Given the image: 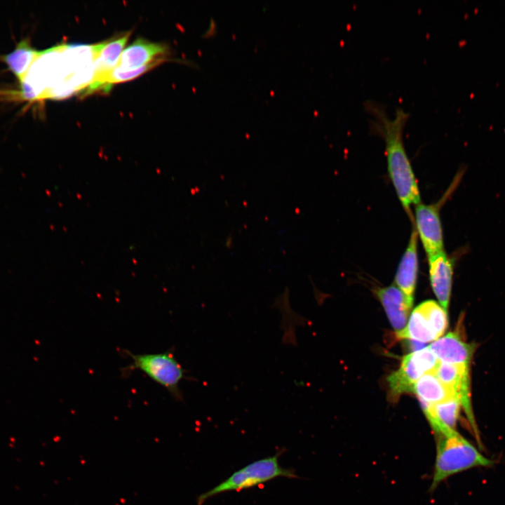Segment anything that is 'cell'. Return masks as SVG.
Here are the masks:
<instances>
[{
  "instance_id": "1",
  "label": "cell",
  "mask_w": 505,
  "mask_h": 505,
  "mask_svg": "<svg viewBox=\"0 0 505 505\" xmlns=\"http://www.w3.org/2000/svg\"><path fill=\"white\" fill-rule=\"evenodd\" d=\"M364 106L371 116L368 121L370 133L380 136L385 142L388 172L397 196L412 217L411 206L420 203V194L403 141V130L410 113L396 107L394 117L391 118L381 103L368 100Z\"/></svg>"
},
{
  "instance_id": "2",
  "label": "cell",
  "mask_w": 505,
  "mask_h": 505,
  "mask_svg": "<svg viewBox=\"0 0 505 505\" xmlns=\"http://www.w3.org/2000/svg\"><path fill=\"white\" fill-rule=\"evenodd\" d=\"M436 448L430 490L462 471L476 467H490L494 461L485 454L456 430L436 435Z\"/></svg>"
},
{
  "instance_id": "3",
  "label": "cell",
  "mask_w": 505,
  "mask_h": 505,
  "mask_svg": "<svg viewBox=\"0 0 505 505\" xmlns=\"http://www.w3.org/2000/svg\"><path fill=\"white\" fill-rule=\"evenodd\" d=\"M123 352L131 360L130 364L121 368L123 377L129 376L135 370H140L152 381L165 388L173 398L178 401L183 400L180 384L183 379L187 378L186 370L171 351L134 354L128 350L123 349Z\"/></svg>"
},
{
  "instance_id": "4",
  "label": "cell",
  "mask_w": 505,
  "mask_h": 505,
  "mask_svg": "<svg viewBox=\"0 0 505 505\" xmlns=\"http://www.w3.org/2000/svg\"><path fill=\"white\" fill-rule=\"evenodd\" d=\"M279 451L273 456L255 461L235 471L229 478L196 498L198 505L208 499L229 491H239L267 483L276 478H297L295 471L282 467L278 458Z\"/></svg>"
},
{
  "instance_id": "5",
  "label": "cell",
  "mask_w": 505,
  "mask_h": 505,
  "mask_svg": "<svg viewBox=\"0 0 505 505\" xmlns=\"http://www.w3.org/2000/svg\"><path fill=\"white\" fill-rule=\"evenodd\" d=\"M439 361L428 347L403 357L400 368L387 378L394 396L412 392L415 383L424 374L433 372Z\"/></svg>"
},
{
  "instance_id": "6",
  "label": "cell",
  "mask_w": 505,
  "mask_h": 505,
  "mask_svg": "<svg viewBox=\"0 0 505 505\" xmlns=\"http://www.w3.org/2000/svg\"><path fill=\"white\" fill-rule=\"evenodd\" d=\"M446 386L450 389L461 401L467 419L471 425L473 434L478 444L482 448L479 431L478 429L470 398L469 365L450 364L439 361L433 372Z\"/></svg>"
},
{
  "instance_id": "7",
  "label": "cell",
  "mask_w": 505,
  "mask_h": 505,
  "mask_svg": "<svg viewBox=\"0 0 505 505\" xmlns=\"http://www.w3.org/2000/svg\"><path fill=\"white\" fill-rule=\"evenodd\" d=\"M130 34L131 32L128 31L90 46L95 67L92 80L86 90V95L100 90L104 79L117 66L123 49Z\"/></svg>"
},
{
  "instance_id": "8",
  "label": "cell",
  "mask_w": 505,
  "mask_h": 505,
  "mask_svg": "<svg viewBox=\"0 0 505 505\" xmlns=\"http://www.w3.org/2000/svg\"><path fill=\"white\" fill-rule=\"evenodd\" d=\"M415 221L417 233L427 255L444 250L438 205L421 203L416 205Z\"/></svg>"
},
{
  "instance_id": "9",
  "label": "cell",
  "mask_w": 505,
  "mask_h": 505,
  "mask_svg": "<svg viewBox=\"0 0 505 505\" xmlns=\"http://www.w3.org/2000/svg\"><path fill=\"white\" fill-rule=\"evenodd\" d=\"M431 288L440 306L446 311L450 297L453 266L444 250L428 255Z\"/></svg>"
},
{
  "instance_id": "10",
  "label": "cell",
  "mask_w": 505,
  "mask_h": 505,
  "mask_svg": "<svg viewBox=\"0 0 505 505\" xmlns=\"http://www.w3.org/2000/svg\"><path fill=\"white\" fill-rule=\"evenodd\" d=\"M168 46L143 39H137L126 48L119 58L117 67L129 70L165 59Z\"/></svg>"
},
{
  "instance_id": "11",
  "label": "cell",
  "mask_w": 505,
  "mask_h": 505,
  "mask_svg": "<svg viewBox=\"0 0 505 505\" xmlns=\"http://www.w3.org/2000/svg\"><path fill=\"white\" fill-rule=\"evenodd\" d=\"M418 271L417 233L412 231L408 246L400 259L395 276L397 287L412 307Z\"/></svg>"
},
{
  "instance_id": "12",
  "label": "cell",
  "mask_w": 505,
  "mask_h": 505,
  "mask_svg": "<svg viewBox=\"0 0 505 505\" xmlns=\"http://www.w3.org/2000/svg\"><path fill=\"white\" fill-rule=\"evenodd\" d=\"M429 348L440 362L466 365H469L475 349L455 332L438 338Z\"/></svg>"
},
{
  "instance_id": "13",
  "label": "cell",
  "mask_w": 505,
  "mask_h": 505,
  "mask_svg": "<svg viewBox=\"0 0 505 505\" xmlns=\"http://www.w3.org/2000/svg\"><path fill=\"white\" fill-rule=\"evenodd\" d=\"M426 417L435 435L456 430L462 403L458 397L431 405H422Z\"/></svg>"
},
{
  "instance_id": "14",
  "label": "cell",
  "mask_w": 505,
  "mask_h": 505,
  "mask_svg": "<svg viewBox=\"0 0 505 505\" xmlns=\"http://www.w3.org/2000/svg\"><path fill=\"white\" fill-rule=\"evenodd\" d=\"M376 295L396 333L403 330L407 325L412 308L405 295L396 285L378 288Z\"/></svg>"
},
{
  "instance_id": "15",
  "label": "cell",
  "mask_w": 505,
  "mask_h": 505,
  "mask_svg": "<svg viewBox=\"0 0 505 505\" xmlns=\"http://www.w3.org/2000/svg\"><path fill=\"white\" fill-rule=\"evenodd\" d=\"M412 392L419 398L422 405H431L452 397L454 393L443 384L432 372L422 375L414 384Z\"/></svg>"
},
{
  "instance_id": "16",
  "label": "cell",
  "mask_w": 505,
  "mask_h": 505,
  "mask_svg": "<svg viewBox=\"0 0 505 505\" xmlns=\"http://www.w3.org/2000/svg\"><path fill=\"white\" fill-rule=\"evenodd\" d=\"M397 337L419 342H430L439 338L431 319L419 305L412 311L406 327L397 333Z\"/></svg>"
},
{
  "instance_id": "17",
  "label": "cell",
  "mask_w": 505,
  "mask_h": 505,
  "mask_svg": "<svg viewBox=\"0 0 505 505\" xmlns=\"http://www.w3.org/2000/svg\"><path fill=\"white\" fill-rule=\"evenodd\" d=\"M39 51L32 49L27 41H20L13 52L4 57V61L20 79L30 62L37 57Z\"/></svg>"
},
{
  "instance_id": "18",
  "label": "cell",
  "mask_w": 505,
  "mask_h": 505,
  "mask_svg": "<svg viewBox=\"0 0 505 505\" xmlns=\"http://www.w3.org/2000/svg\"><path fill=\"white\" fill-rule=\"evenodd\" d=\"M165 60H159L149 65L129 70H123L116 67L104 79L100 90L107 92L111 89L112 85L135 79L143 74L144 72H147L152 68L158 66Z\"/></svg>"
}]
</instances>
